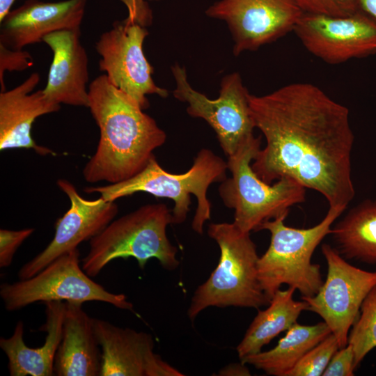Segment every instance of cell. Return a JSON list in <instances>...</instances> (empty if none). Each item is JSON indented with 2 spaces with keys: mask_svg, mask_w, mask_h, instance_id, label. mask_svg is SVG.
<instances>
[{
  "mask_svg": "<svg viewBox=\"0 0 376 376\" xmlns=\"http://www.w3.org/2000/svg\"><path fill=\"white\" fill-rule=\"evenodd\" d=\"M79 256L75 249L29 279L1 283L0 297L5 308L17 311L36 302L101 301L134 312L125 295L112 293L90 278L80 265Z\"/></svg>",
  "mask_w": 376,
  "mask_h": 376,
  "instance_id": "obj_8",
  "label": "cell"
},
{
  "mask_svg": "<svg viewBox=\"0 0 376 376\" xmlns=\"http://www.w3.org/2000/svg\"><path fill=\"white\" fill-rule=\"evenodd\" d=\"M345 208L329 207L317 225L308 228L287 226L283 214L264 222L259 230L271 235L267 250L258 261V278L265 294L272 299L283 284L297 290L304 297L315 295L323 283L320 267L311 261L313 254Z\"/></svg>",
  "mask_w": 376,
  "mask_h": 376,
  "instance_id": "obj_6",
  "label": "cell"
},
{
  "mask_svg": "<svg viewBox=\"0 0 376 376\" xmlns=\"http://www.w3.org/2000/svg\"><path fill=\"white\" fill-rule=\"evenodd\" d=\"M102 352L100 376H181L178 369L154 352L152 336L93 318Z\"/></svg>",
  "mask_w": 376,
  "mask_h": 376,
  "instance_id": "obj_15",
  "label": "cell"
},
{
  "mask_svg": "<svg viewBox=\"0 0 376 376\" xmlns=\"http://www.w3.org/2000/svg\"><path fill=\"white\" fill-rule=\"evenodd\" d=\"M339 349L336 338L330 334L308 351L285 376L322 375L333 355Z\"/></svg>",
  "mask_w": 376,
  "mask_h": 376,
  "instance_id": "obj_25",
  "label": "cell"
},
{
  "mask_svg": "<svg viewBox=\"0 0 376 376\" xmlns=\"http://www.w3.org/2000/svg\"><path fill=\"white\" fill-rule=\"evenodd\" d=\"M245 363L241 362L240 364H230L223 368L220 375H249V370L244 366Z\"/></svg>",
  "mask_w": 376,
  "mask_h": 376,
  "instance_id": "obj_32",
  "label": "cell"
},
{
  "mask_svg": "<svg viewBox=\"0 0 376 376\" xmlns=\"http://www.w3.org/2000/svg\"><path fill=\"white\" fill-rule=\"evenodd\" d=\"M331 234L343 258L376 264V201L352 208Z\"/></svg>",
  "mask_w": 376,
  "mask_h": 376,
  "instance_id": "obj_23",
  "label": "cell"
},
{
  "mask_svg": "<svg viewBox=\"0 0 376 376\" xmlns=\"http://www.w3.org/2000/svg\"><path fill=\"white\" fill-rule=\"evenodd\" d=\"M354 354L351 345L348 344L338 350L331 359L323 376L354 375Z\"/></svg>",
  "mask_w": 376,
  "mask_h": 376,
  "instance_id": "obj_29",
  "label": "cell"
},
{
  "mask_svg": "<svg viewBox=\"0 0 376 376\" xmlns=\"http://www.w3.org/2000/svg\"><path fill=\"white\" fill-rule=\"evenodd\" d=\"M302 14L294 0H219L205 10L207 16L227 24L235 56L293 31Z\"/></svg>",
  "mask_w": 376,
  "mask_h": 376,
  "instance_id": "obj_12",
  "label": "cell"
},
{
  "mask_svg": "<svg viewBox=\"0 0 376 376\" xmlns=\"http://www.w3.org/2000/svg\"><path fill=\"white\" fill-rule=\"evenodd\" d=\"M15 0H0V22L10 11V8Z\"/></svg>",
  "mask_w": 376,
  "mask_h": 376,
  "instance_id": "obj_33",
  "label": "cell"
},
{
  "mask_svg": "<svg viewBox=\"0 0 376 376\" xmlns=\"http://www.w3.org/2000/svg\"><path fill=\"white\" fill-rule=\"evenodd\" d=\"M295 290L292 287L279 289L270 299L268 307L258 311L237 347L240 360L261 352L273 338L291 328L301 313L307 310L306 301L293 299Z\"/></svg>",
  "mask_w": 376,
  "mask_h": 376,
  "instance_id": "obj_21",
  "label": "cell"
},
{
  "mask_svg": "<svg viewBox=\"0 0 376 376\" xmlns=\"http://www.w3.org/2000/svg\"><path fill=\"white\" fill-rule=\"evenodd\" d=\"M33 58L25 50L12 49L0 43V86L1 92L6 91L4 74L6 71H23L32 66Z\"/></svg>",
  "mask_w": 376,
  "mask_h": 376,
  "instance_id": "obj_27",
  "label": "cell"
},
{
  "mask_svg": "<svg viewBox=\"0 0 376 376\" xmlns=\"http://www.w3.org/2000/svg\"><path fill=\"white\" fill-rule=\"evenodd\" d=\"M304 13L345 17L358 12L356 0H294Z\"/></svg>",
  "mask_w": 376,
  "mask_h": 376,
  "instance_id": "obj_26",
  "label": "cell"
},
{
  "mask_svg": "<svg viewBox=\"0 0 376 376\" xmlns=\"http://www.w3.org/2000/svg\"><path fill=\"white\" fill-rule=\"evenodd\" d=\"M358 11L376 24V0H356Z\"/></svg>",
  "mask_w": 376,
  "mask_h": 376,
  "instance_id": "obj_31",
  "label": "cell"
},
{
  "mask_svg": "<svg viewBox=\"0 0 376 376\" xmlns=\"http://www.w3.org/2000/svg\"><path fill=\"white\" fill-rule=\"evenodd\" d=\"M101 370L102 352L93 329V318L83 310L82 304L65 302L54 375L100 376Z\"/></svg>",
  "mask_w": 376,
  "mask_h": 376,
  "instance_id": "obj_19",
  "label": "cell"
},
{
  "mask_svg": "<svg viewBox=\"0 0 376 376\" xmlns=\"http://www.w3.org/2000/svg\"><path fill=\"white\" fill-rule=\"evenodd\" d=\"M87 0H26L0 22V43L12 49L43 41L61 30H79Z\"/></svg>",
  "mask_w": 376,
  "mask_h": 376,
  "instance_id": "obj_16",
  "label": "cell"
},
{
  "mask_svg": "<svg viewBox=\"0 0 376 376\" xmlns=\"http://www.w3.org/2000/svg\"><path fill=\"white\" fill-rule=\"evenodd\" d=\"M127 8L130 20L146 27L152 22V11L146 0H119Z\"/></svg>",
  "mask_w": 376,
  "mask_h": 376,
  "instance_id": "obj_30",
  "label": "cell"
},
{
  "mask_svg": "<svg viewBox=\"0 0 376 376\" xmlns=\"http://www.w3.org/2000/svg\"><path fill=\"white\" fill-rule=\"evenodd\" d=\"M293 31L309 52L329 64L376 52V24L359 11L345 17L303 13Z\"/></svg>",
  "mask_w": 376,
  "mask_h": 376,
  "instance_id": "obj_13",
  "label": "cell"
},
{
  "mask_svg": "<svg viewBox=\"0 0 376 376\" xmlns=\"http://www.w3.org/2000/svg\"><path fill=\"white\" fill-rule=\"evenodd\" d=\"M261 138L252 135L228 156L231 173L219 187L225 206L235 210L233 223L242 231H258L265 221L288 214L290 207L305 201L306 187L289 177L273 185L261 180L251 164L260 149Z\"/></svg>",
  "mask_w": 376,
  "mask_h": 376,
  "instance_id": "obj_7",
  "label": "cell"
},
{
  "mask_svg": "<svg viewBox=\"0 0 376 376\" xmlns=\"http://www.w3.org/2000/svg\"><path fill=\"white\" fill-rule=\"evenodd\" d=\"M207 234L219 247V260L194 292L187 311L189 319L193 321L211 306L258 308L268 305L270 300L258 281L259 256L250 233L233 222L210 224Z\"/></svg>",
  "mask_w": 376,
  "mask_h": 376,
  "instance_id": "obj_4",
  "label": "cell"
},
{
  "mask_svg": "<svg viewBox=\"0 0 376 376\" xmlns=\"http://www.w3.org/2000/svg\"><path fill=\"white\" fill-rule=\"evenodd\" d=\"M171 224L172 212L164 203L146 204L113 220L90 240L88 252L81 260L83 270L95 277L112 260L129 258L136 259L141 269L156 258L165 269H175L180 264L178 249L166 235Z\"/></svg>",
  "mask_w": 376,
  "mask_h": 376,
  "instance_id": "obj_5",
  "label": "cell"
},
{
  "mask_svg": "<svg viewBox=\"0 0 376 376\" xmlns=\"http://www.w3.org/2000/svg\"><path fill=\"white\" fill-rule=\"evenodd\" d=\"M227 162L211 150L202 148L190 169L184 173L174 174L164 170L154 156L145 168L133 177L104 186L88 187V194L97 193L109 201L137 192H145L159 198L171 199L173 224L183 223L190 210L191 194L197 200L191 223L192 229L202 234L204 224L211 217V203L207 191L210 185L221 182L226 177Z\"/></svg>",
  "mask_w": 376,
  "mask_h": 376,
  "instance_id": "obj_3",
  "label": "cell"
},
{
  "mask_svg": "<svg viewBox=\"0 0 376 376\" xmlns=\"http://www.w3.org/2000/svg\"><path fill=\"white\" fill-rule=\"evenodd\" d=\"M150 1H154V0H150ZM155 1H157V0H155Z\"/></svg>",
  "mask_w": 376,
  "mask_h": 376,
  "instance_id": "obj_34",
  "label": "cell"
},
{
  "mask_svg": "<svg viewBox=\"0 0 376 376\" xmlns=\"http://www.w3.org/2000/svg\"><path fill=\"white\" fill-rule=\"evenodd\" d=\"M359 317L348 336L354 354V368L376 347V286L363 300Z\"/></svg>",
  "mask_w": 376,
  "mask_h": 376,
  "instance_id": "obj_24",
  "label": "cell"
},
{
  "mask_svg": "<svg viewBox=\"0 0 376 376\" xmlns=\"http://www.w3.org/2000/svg\"><path fill=\"white\" fill-rule=\"evenodd\" d=\"M80 36V29L61 30L44 38L53 58L42 91L57 104L88 107V58Z\"/></svg>",
  "mask_w": 376,
  "mask_h": 376,
  "instance_id": "obj_18",
  "label": "cell"
},
{
  "mask_svg": "<svg viewBox=\"0 0 376 376\" xmlns=\"http://www.w3.org/2000/svg\"><path fill=\"white\" fill-rule=\"evenodd\" d=\"M322 252L327 264L326 279L315 295L301 299L308 304V311L322 318L342 348L347 345L363 300L376 286V272L350 264L329 244H323Z\"/></svg>",
  "mask_w": 376,
  "mask_h": 376,
  "instance_id": "obj_10",
  "label": "cell"
},
{
  "mask_svg": "<svg viewBox=\"0 0 376 376\" xmlns=\"http://www.w3.org/2000/svg\"><path fill=\"white\" fill-rule=\"evenodd\" d=\"M148 33L146 27L126 18L116 22L95 44L101 58L100 70L143 110L149 107L148 95L164 98L169 95L166 89L155 83L153 68L144 54L143 42Z\"/></svg>",
  "mask_w": 376,
  "mask_h": 376,
  "instance_id": "obj_11",
  "label": "cell"
},
{
  "mask_svg": "<svg viewBox=\"0 0 376 376\" xmlns=\"http://www.w3.org/2000/svg\"><path fill=\"white\" fill-rule=\"evenodd\" d=\"M249 104L266 140L251 164L257 175L268 184L292 178L323 195L329 207L346 209L355 194L348 109L304 82L250 95Z\"/></svg>",
  "mask_w": 376,
  "mask_h": 376,
  "instance_id": "obj_1",
  "label": "cell"
},
{
  "mask_svg": "<svg viewBox=\"0 0 376 376\" xmlns=\"http://www.w3.org/2000/svg\"><path fill=\"white\" fill-rule=\"evenodd\" d=\"M171 71L175 83L174 97L187 104V112L189 116L202 118L209 124L226 155L233 154L245 140L253 135L256 127L249 104L251 94L238 72L224 76L219 97L210 99L191 87L184 67L175 63Z\"/></svg>",
  "mask_w": 376,
  "mask_h": 376,
  "instance_id": "obj_9",
  "label": "cell"
},
{
  "mask_svg": "<svg viewBox=\"0 0 376 376\" xmlns=\"http://www.w3.org/2000/svg\"><path fill=\"white\" fill-rule=\"evenodd\" d=\"M88 98V107L100 129V139L83 169L84 178L91 183L115 184L133 177L165 143L166 132L105 74L89 84Z\"/></svg>",
  "mask_w": 376,
  "mask_h": 376,
  "instance_id": "obj_2",
  "label": "cell"
},
{
  "mask_svg": "<svg viewBox=\"0 0 376 376\" xmlns=\"http://www.w3.org/2000/svg\"><path fill=\"white\" fill-rule=\"evenodd\" d=\"M57 185L70 200V208L58 219L55 233L49 244L19 270V280L29 279L60 256L71 251L81 242L90 240L111 222L118 213L115 201L100 197L87 200L65 179H58Z\"/></svg>",
  "mask_w": 376,
  "mask_h": 376,
  "instance_id": "obj_14",
  "label": "cell"
},
{
  "mask_svg": "<svg viewBox=\"0 0 376 376\" xmlns=\"http://www.w3.org/2000/svg\"><path fill=\"white\" fill-rule=\"evenodd\" d=\"M40 75L32 73L17 86L0 93V150L32 149L38 155L54 152L38 145L31 135L37 118L58 111L61 104L50 100L42 89L33 92Z\"/></svg>",
  "mask_w": 376,
  "mask_h": 376,
  "instance_id": "obj_17",
  "label": "cell"
},
{
  "mask_svg": "<svg viewBox=\"0 0 376 376\" xmlns=\"http://www.w3.org/2000/svg\"><path fill=\"white\" fill-rule=\"evenodd\" d=\"M46 322L40 330L47 333L44 344L28 347L24 340V324L19 320L9 338H0V347L7 356L11 376L54 375L55 357L61 341L65 302H45Z\"/></svg>",
  "mask_w": 376,
  "mask_h": 376,
  "instance_id": "obj_20",
  "label": "cell"
},
{
  "mask_svg": "<svg viewBox=\"0 0 376 376\" xmlns=\"http://www.w3.org/2000/svg\"><path fill=\"white\" fill-rule=\"evenodd\" d=\"M330 334L331 330L324 321L314 325L296 322L274 348L248 356L241 362L270 375L285 376L308 351Z\"/></svg>",
  "mask_w": 376,
  "mask_h": 376,
  "instance_id": "obj_22",
  "label": "cell"
},
{
  "mask_svg": "<svg viewBox=\"0 0 376 376\" xmlns=\"http://www.w3.org/2000/svg\"><path fill=\"white\" fill-rule=\"evenodd\" d=\"M34 231L33 228L18 230H0V267H9L14 255L22 244Z\"/></svg>",
  "mask_w": 376,
  "mask_h": 376,
  "instance_id": "obj_28",
  "label": "cell"
}]
</instances>
